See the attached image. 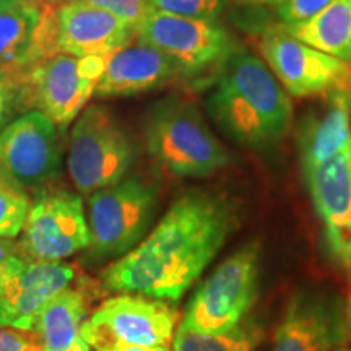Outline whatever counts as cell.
Segmentation results:
<instances>
[{
  "label": "cell",
  "mask_w": 351,
  "mask_h": 351,
  "mask_svg": "<svg viewBox=\"0 0 351 351\" xmlns=\"http://www.w3.org/2000/svg\"><path fill=\"white\" fill-rule=\"evenodd\" d=\"M322 96L320 106L306 114L298 132L302 169L351 150V88H337Z\"/></svg>",
  "instance_id": "19"
},
{
  "label": "cell",
  "mask_w": 351,
  "mask_h": 351,
  "mask_svg": "<svg viewBox=\"0 0 351 351\" xmlns=\"http://www.w3.org/2000/svg\"><path fill=\"white\" fill-rule=\"evenodd\" d=\"M0 327V351H43L36 335Z\"/></svg>",
  "instance_id": "29"
},
{
  "label": "cell",
  "mask_w": 351,
  "mask_h": 351,
  "mask_svg": "<svg viewBox=\"0 0 351 351\" xmlns=\"http://www.w3.org/2000/svg\"><path fill=\"white\" fill-rule=\"evenodd\" d=\"M54 52V7L25 0L0 12V69L23 75Z\"/></svg>",
  "instance_id": "17"
},
{
  "label": "cell",
  "mask_w": 351,
  "mask_h": 351,
  "mask_svg": "<svg viewBox=\"0 0 351 351\" xmlns=\"http://www.w3.org/2000/svg\"><path fill=\"white\" fill-rule=\"evenodd\" d=\"M258 47L276 80L291 96H322L337 88H351L350 64L298 41L280 26L267 29Z\"/></svg>",
  "instance_id": "12"
},
{
  "label": "cell",
  "mask_w": 351,
  "mask_h": 351,
  "mask_svg": "<svg viewBox=\"0 0 351 351\" xmlns=\"http://www.w3.org/2000/svg\"><path fill=\"white\" fill-rule=\"evenodd\" d=\"M179 327V311L168 301L137 293L109 298L83 326V339L96 345L127 343L168 346Z\"/></svg>",
  "instance_id": "10"
},
{
  "label": "cell",
  "mask_w": 351,
  "mask_h": 351,
  "mask_svg": "<svg viewBox=\"0 0 351 351\" xmlns=\"http://www.w3.org/2000/svg\"><path fill=\"white\" fill-rule=\"evenodd\" d=\"M345 327H346V337L351 340V295L348 300V306L345 307Z\"/></svg>",
  "instance_id": "32"
},
{
  "label": "cell",
  "mask_w": 351,
  "mask_h": 351,
  "mask_svg": "<svg viewBox=\"0 0 351 351\" xmlns=\"http://www.w3.org/2000/svg\"><path fill=\"white\" fill-rule=\"evenodd\" d=\"M91 350L93 351H171L168 346H140V345L114 343V341L96 345Z\"/></svg>",
  "instance_id": "30"
},
{
  "label": "cell",
  "mask_w": 351,
  "mask_h": 351,
  "mask_svg": "<svg viewBox=\"0 0 351 351\" xmlns=\"http://www.w3.org/2000/svg\"><path fill=\"white\" fill-rule=\"evenodd\" d=\"M38 2L47 3V5H60V3H65V2H72V0H38Z\"/></svg>",
  "instance_id": "34"
},
{
  "label": "cell",
  "mask_w": 351,
  "mask_h": 351,
  "mask_svg": "<svg viewBox=\"0 0 351 351\" xmlns=\"http://www.w3.org/2000/svg\"><path fill=\"white\" fill-rule=\"evenodd\" d=\"M158 207V189L142 176L124 178L88 195V256L93 261L122 257L148 234Z\"/></svg>",
  "instance_id": "5"
},
{
  "label": "cell",
  "mask_w": 351,
  "mask_h": 351,
  "mask_svg": "<svg viewBox=\"0 0 351 351\" xmlns=\"http://www.w3.org/2000/svg\"><path fill=\"white\" fill-rule=\"evenodd\" d=\"M86 320L88 296L69 287L47 302L33 332L43 351H91L83 339Z\"/></svg>",
  "instance_id": "20"
},
{
  "label": "cell",
  "mask_w": 351,
  "mask_h": 351,
  "mask_svg": "<svg viewBox=\"0 0 351 351\" xmlns=\"http://www.w3.org/2000/svg\"><path fill=\"white\" fill-rule=\"evenodd\" d=\"M280 28L298 41L351 65V0H333L311 19Z\"/></svg>",
  "instance_id": "21"
},
{
  "label": "cell",
  "mask_w": 351,
  "mask_h": 351,
  "mask_svg": "<svg viewBox=\"0 0 351 351\" xmlns=\"http://www.w3.org/2000/svg\"><path fill=\"white\" fill-rule=\"evenodd\" d=\"M333 0H287L278 7V19L282 25H293L304 21L324 10Z\"/></svg>",
  "instance_id": "28"
},
{
  "label": "cell",
  "mask_w": 351,
  "mask_h": 351,
  "mask_svg": "<svg viewBox=\"0 0 351 351\" xmlns=\"http://www.w3.org/2000/svg\"><path fill=\"white\" fill-rule=\"evenodd\" d=\"M239 225L230 197L205 189L179 195L156 226L101 275L114 293L179 301Z\"/></svg>",
  "instance_id": "1"
},
{
  "label": "cell",
  "mask_w": 351,
  "mask_h": 351,
  "mask_svg": "<svg viewBox=\"0 0 351 351\" xmlns=\"http://www.w3.org/2000/svg\"><path fill=\"white\" fill-rule=\"evenodd\" d=\"M85 2L111 12L112 15H116L117 19H121L134 29H137L145 15L150 12L147 0H85Z\"/></svg>",
  "instance_id": "27"
},
{
  "label": "cell",
  "mask_w": 351,
  "mask_h": 351,
  "mask_svg": "<svg viewBox=\"0 0 351 351\" xmlns=\"http://www.w3.org/2000/svg\"><path fill=\"white\" fill-rule=\"evenodd\" d=\"M181 69L156 47L134 38L109 56L106 70L96 86L99 99L134 96L182 80Z\"/></svg>",
  "instance_id": "18"
},
{
  "label": "cell",
  "mask_w": 351,
  "mask_h": 351,
  "mask_svg": "<svg viewBox=\"0 0 351 351\" xmlns=\"http://www.w3.org/2000/svg\"><path fill=\"white\" fill-rule=\"evenodd\" d=\"M262 330L254 319H245L228 332L208 333L178 327L173 339V351H256Z\"/></svg>",
  "instance_id": "22"
},
{
  "label": "cell",
  "mask_w": 351,
  "mask_h": 351,
  "mask_svg": "<svg viewBox=\"0 0 351 351\" xmlns=\"http://www.w3.org/2000/svg\"><path fill=\"white\" fill-rule=\"evenodd\" d=\"M135 38L174 60L184 78L218 73L232 52L239 49L232 34L217 21L184 19L153 8L137 26Z\"/></svg>",
  "instance_id": "8"
},
{
  "label": "cell",
  "mask_w": 351,
  "mask_h": 351,
  "mask_svg": "<svg viewBox=\"0 0 351 351\" xmlns=\"http://www.w3.org/2000/svg\"><path fill=\"white\" fill-rule=\"evenodd\" d=\"M108 60L109 56L77 57L62 52L44 57L21 75L25 108L38 109L64 132L95 96Z\"/></svg>",
  "instance_id": "7"
},
{
  "label": "cell",
  "mask_w": 351,
  "mask_h": 351,
  "mask_svg": "<svg viewBox=\"0 0 351 351\" xmlns=\"http://www.w3.org/2000/svg\"><path fill=\"white\" fill-rule=\"evenodd\" d=\"M25 0H0V12L10 10V8H15L23 3Z\"/></svg>",
  "instance_id": "33"
},
{
  "label": "cell",
  "mask_w": 351,
  "mask_h": 351,
  "mask_svg": "<svg viewBox=\"0 0 351 351\" xmlns=\"http://www.w3.org/2000/svg\"><path fill=\"white\" fill-rule=\"evenodd\" d=\"M0 72H2V69H0Z\"/></svg>",
  "instance_id": "36"
},
{
  "label": "cell",
  "mask_w": 351,
  "mask_h": 351,
  "mask_svg": "<svg viewBox=\"0 0 351 351\" xmlns=\"http://www.w3.org/2000/svg\"><path fill=\"white\" fill-rule=\"evenodd\" d=\"M137 155L130 132L101 104L83 109L70 130L67 169L73 186L83 195L127 178Z\"/></svg>",
  "instance_id": "4"
},
{
  "label": "cell",
  "mask_w": 351,
  "mask_h": 351,
  "mask_svg": "<svg viewBox=\"0 0 351 351\" xmlns=\"http://www.w3.org/2000/svg\"><path fill=\"white\" fill-rule=\"evenodd\" d=\"M153 10L184 19L217 21L226 0H147Z\"/></svg>",
  "instance_id": "24"
},
{
  "label": "cell",
  "mask_w": 351,
  "mask_h": 351,
  "mask_svg": "<svg viewBox=\"0 0 351 351\" xmlns=\"http://www.w3.org/2000/svg\"><path fill=\"white\" fill-rule=\"evenodd\" d=\"M261 245L247 243L226 257L189 301L182 326L197 332H228L247 319L258 298Z\"/></svg>",
  "instance_id": "6"
},
{
  "label": "cell",
  "mask_w": 351,
  "mask_h": 351,
  "mask_svg": "<svg viewBox=\"0 0 351 351\" xmlns=\"http://www.w3.org/2000/svg\"><path fill=\"white\" fill-rule=\"evenodd\" d=\"M28 262L19 243H13L8 238H0V293L23 271Z\"/></svg>",
  "instance_id": "26"
},
{
  "label": "cell",
  "mask_w": 351,
  "mask_h": 351,
  "mask_svg": "<svg viewBox=\"0 0 351 351\" xmlns=\"http://www.w3.org/2000/svg\"><path fill=\"white\" fill-rule=\"evenodd\" d=\"M28 191L0 168V238H16L28 217Z\"/></svg>",
  "instance_id": "23"
},
{
  "label": "cell",
  "mask_w": 351,
  "mask_h": 351,
  "mask_svg": "<svg viewBox=\"0 0 351 351\" xmlns=\"http://www.w3.org/2000/svg\"><path fill=\"white\" fill-rule=\"evenodd\" d=\"M25 108L23 78L21 73L2 70L0 72V130L13 121L16 111Z\"/></svg>",
  "instance_id": "25"
},
{
  "label": "cell",
  "mask_w": 351,
  "mask_h": 351,
  "mask_svg": "<svg viewBox=\"0 0 351 351\" xmlns=\"http://www.w3.org/2000/svg\"><path fill=\"white\" fill-rule=\"evenodd\" d=\"M145 147L153 163L174 178H210L232 163L199 108L179 96L158 99L148 109Z\"/></svg>",
  "instance_id": "3"
},
{
  "label": "cell",
  "mask_w": 351,
  "mask_h": 351,
  "mask_svg": "<svg viewBox=\"0 0 351 351\" xmlns=\"http://www.w3.org/2000/svg\"><path fill=\"white\" fill-rule=\"evenodd\" d=\"M59 127L29 109L0 130V168L26 191H41L60 173Z\"/></svg>",
  "instance_id": "11"
},
{
  "label": "cell",
  "mask_w": 351,
  "mask_h": 351,
  "mask_svg": "<svg viewBox=\"0 0 351 351\" xmlns=\"http://www.w3.org/2000/svg\"><path fill=\"white\" fill-rule=\"evenodd\" d=\"M135 38V29L111 12L85 2L54 5L56 51L77 57L111 56Z\"/></svg>",
  "instance_id": "15"
},
{
  "label": "cell",
  "mask_w": 351,
  "mask_h": 351,
  "mask_svg": "<svg viewBox=\"0 0 351 351\" xmlns=\"http://www.w3.org/2000/svg\"><path fill=\"white\" fill-rule=\"evenodd\" d=\"M238 2L244 3V5H256V7H263V5H276L280 7L287 0H238Z\"/></svg>",
  "instance_id": "31"
},
{
  "label": "cell",
  "mask_w": 351,
  "mask_h": 351,
  "mask_svg": "<svg viewBox=\"0 0 351 351\" xmlns=\"http://www.w3.org/2000/svg\"><path fill=\"white\" fill-rule=\"evenodd\" d=\"M19 245L28 261L62 262L90 245L85 205L62 187H46L29 205Z\"/></svg>",
  "instance_id": "9"
},
{
  "label": "cell",
  "mask_w": 351,
  "mask_h": 351,
  "mask_svg": "<svg viewBox=\"0 0 351 351\" xmlns=\"http://www.w3.org/2000/svg\"><path fill=\"white\" fill-rule=\"evenodd\" d=\"M335 351H351V350H346V348H341V350H335Z\"/></svg>",
  "instance_id": "35"
},
{
  "label": "cell",
  "mask_w": 351,
  "mask_h": 351,
  "mask_svg": "<svg viewBox=\"0 0 351 351\" xmlns=\"http://www.w3.org/2000/svg\"><path fill=\"white\" fill-rule=\"evenodd\" d=\"M75 276L77 269L69 263L29 261L0 293V327L33 332L47 302L69 288Z\"/></svg>",
  "instance_id": "16"
},
{
  "label": "cell",
  "mask_w": 351,
  "mask_h": 351,
  "mask_svg": "<svg viewBox=\"0 0 351 351\" xmlns=\"http://www.w3.org/2000/svg\"><path fill=\"white\" fill-rule=\"evenodd\" d=\"M205 108L226 137L257 152L278 145L293 124V104L282 85L269 65L244 49L221 65Z\"/></svg>",
  "instance_id": "2"
},
{
  "label": "cell",
  "mask_w": 351,
  "mask_h": 351,
  "mask_svg": "<svg viewBox=\"0 0 351 351\" xmlns=\"http://www.w3.org/2000/svg\"><path fill=\"white\" fill-rule=\"evenodd\" d=\"M345 337V306L340 298L304 289L289 300L271 351H335Z\"/></svg>",
  "instance_id": "14"
},
{
  "label": "cell",
  "mask_w": 351,
  "mask_h": 351,
  "mask_svg": "<svg viewBox=\"0 0 351 351\" xmlns=\"http://www.w3.org/2000/svg\"><path fill=\"white\" fill-rule=\"evenodd\" d=\"M330 257L351 270V150L302 169Z\"/></svg>",
  "instance_id": "13"
}]
</instances>
